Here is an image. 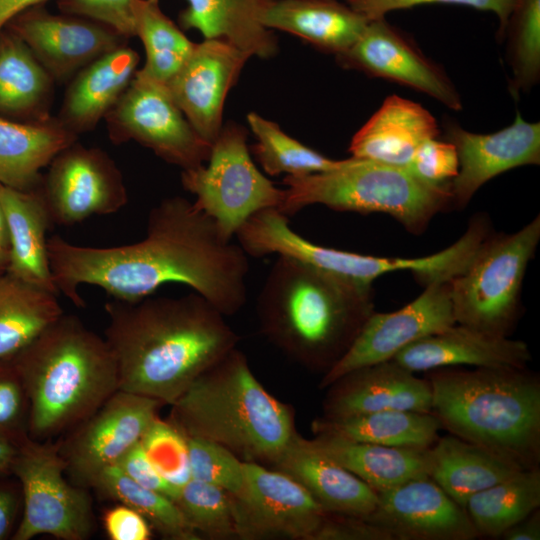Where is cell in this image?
Listing matches in <instances>:
<instances>
[{"label": "cell", "mask_w": 540, "mask_h": 540, "mask_svg": "<svg viewBox=\"0 0 540 540\" xmlns=\"http://www.w3.org/2000/svg\"><path fill=\"white\" fill-rule=\"evenodd\" d=\"M429 458V477L464 508L474 494L525 469L455 435L438 439Z\"/></svg>", "instance_id": "obj_30"}, {"label": "cell", "mask_w": 540, "mask_h": 540, "mask_svg": "<svg viewBox=\"0 0 540 540\" xmlns=\"http://www.w3.org/2000/svg\"><path fill=\"white\" fill-rule=\"evenodd\" d=\"M47 249L57 291L77 307L85 305L81 284L100 287L115 300L136 302L165 284L180 283L224 316L240 311L247 300L248 255L194 202L180 196L150 210L146 235L136 243L88 247L54 235Z\"/></svg>", "instance_id": "obj_1"}, {"label": "cell", "mask_w": 540, "mask_h": 540, "mask_svg": "<svg viewBox=\"0 0 540 540\" xmlns=\"http://www.w3.org/2000/svg\"><path fill=\"white\" fill-rule=\"evenodd\" d=\"M432 413L453 435L521 467L540 459V383L525 369H436Z\"/></svg>", "instance_id": "obj_6"}, {"label": "cell", "mask_w": 540, "mask_h": 540, "mask_svg": "<svg viewBox=\"0 0 540 540\" xmlns=\"http://www.w3.org/2000/svg\"><path fill=\"white\" fill-rule=\"evenodd\" d=\"M11 474L22 496V514L11 540H31L40 535L85 540L91 535V498L86 488L66 478L58 441L25 437L18 445Z\"/></svg>", "instance_id": "obj_10"}, {"label": "cell", "mask_w": 540, "mask_h": 540, "mask_svg": "<svg viewBox=\"0 0 540 540\" xmlns=\"http://www.w3.org/2000/svg\"><path fill=\"white\" fill-rule=\"evenodd\" d=\"M500 537L505 540H539L540 513L538 509L508 528Z\"/></svg>", "instance_id": "obj_51"}, {"label": "cell", "mask_w": 540, "mask_h": 540, "mask_svg": "<svg viewBox=\"0 0 540 540\" xmlns=\"http://www.w3.org/2000/svg\"><path fill=\"white\" fill-rule=\"evenodd\" d=\"M366 517L393 540H473L478 533L464 507L429 476L376 492Z\"/></svg>", "instance_id": "obj_19"}, {"label": "cell", "mask_w": 540, "mask_h": 540, "mask_svg": "<svg viewBox=\"0 0 540 540\" xmlns=\"http://www.w3.org/2000/svg\"><path fill=\"white\" fill-rule=\"evenodd\" d=\"M18 445L0 435V476H12V466L18 452Z\"/></svg>", "instance_id": "obj_53"}, {"label": "cell", "mask_w": 540, "mask_h": 540, "mask_svg": "<svg viewBox=\"0 0 540 540\" xmlns=\"http://www.w3.org/2000/svg\"><path fill=\"white\" fill-rule=\"evenodd\" d=\"M168 421L187 437L215 442L244 462L271 463L294 435V411L270 394L237 347L171 405Z\"/></svg>", "instance_id": "obj_5"}, {"label": "cell", "mask_w": 540, "mask_h": 540, "mask_svg": "<svg viewBox=\"0 0 540 540\" xmlns=\"http://www.w3.org/2000/svg\"><path fill=\"white\" fill-rule=\"evenodd\" d=\"M257 139L252 151L264 171L272 176H302L339 168L345 160L328 158L286 134L278 124L256 112L247 115Z\"/></svg>", "instance_id": "obj_38"}, {"label": "cell", "mask_w": 540, "mask_h": 540, "mask_svg": "<svg viewBox=\"0 0 540 540\" xmlns=\"http://www.w3.org/2000/svg\"><path fill=\"white\" fill-rule=\"evenodd\" d=\"M512 71V95L529 92L540 79V0H515L503 40Z\"/></svg>", "instance_id": "obj_39"}, {"label": "cell", "mask_w": 540, "mask_h": 540, "mask_svg": "<svg viewBox=\"0 0 540 540\" xmlns=\"http://www.w3.org/2000/svg\"><path fill=\"white\" fill-rule=\"evenodd\" d=\"M103 525L110 540H149L152 537L153 529L148 521L122 503L104 513Z\"/></svg>", "instance_id": "obj_49"}, {"label": "cell", "mask_w": 540, "mask_h": 540, "mask_svg": "<svg viewBox=\"0 0 540 540\" xmlns=\"http://www.w3.org/2000/svg\"><path fill=\"white\" fill-rule=\"evenodd\" d=\"M116 465L137 484L158 492L174 502L177 500L181 489L161 476L147 457L140 441Z\"/></svg>", "instance_id": "obj_48"}, {"label": "cell", "mask_w": 540, "mask_h": 540, "mask_svg": "<svg viewBox=\"0 0 540 540\" xmlns=\"http://www.w3.org/2000/svg\"><path fill=\"white\" fill-rule=\"evenodd\" d=\"M405 168L426 183L447 184L458 173V154L449 141L431 138L420 144Z\"/></svg>", "instance_id": "obj_45"}, {"label": "cell", "mask_w": 540, "mask_h": 540, "mask_svg": "<svg viewBox=\"0 0 540 540\" xmlns=\"http://www.w3.org/2000/svg\"><path fill=\"white\" fill-rule=\"evenodd\" d=\"M7 25L31 50L54 81L71 80L102 55L126 45L128 38L100 22L53 14L44 4L30 7Z\"/></svg>", "instance_id": "obj_16"}, {"label": "cell", "mask_w": 540, "mask_h": 540, "mask_svg": "<svg viewBox=\"0 0 540 540\" xmlns=\"http://www.w3.org/2000/svg\"><path fill=\"white\" fill-rule=\"evenodd\" d=\"M8 265V253L0 249V269L7 268Z\"/></svg>", "instance_id": "obj_55"}, {"label": "cell", "mask_w": 540, "mask_h": 540, "mask_svg": "<svg viewBox=\"0 0 540 540\" xmlns=\"http://www.w3.org/2000/svg\"><path fill=\"white\" fill-rule=\"evenodd\" d=\"M371 285L278 256L257 297L260 332L289 359L324 375L375 311Z\"/></svg>", "instance_id": "obj_3"}, {"label": "cell", "mask_w": 540, "mask_h": 540, "mask_svg": "<svg viewBox=\"0 0 540 540\" xmlns=\"http://www.w3.org/2000/svg\"><path fill=\"white\" fill-rule=\"evenodd\" d=\"M455 323L449 281L429 284L420 296L397 311H374L347 353L323 375L319 387L327 388L354 369L392 360L411 343Z\"/></svg>", "instance_id": "obj_15"}, {"label": "cell", "mask_w": 540, "mask_h": 540, "mask_svg": "<svg viewBox=\"0 0 540 540\" xmlns=\"http://www.w3.org/2000/svg\"><path fill=\"white\" fill-rule=\"evenodd\" d=\"M185 437L191 479L220 487L233 497H239L245 488L244 461L220 444Z\"/></svg>", "instance_id": "obj_41"}, {"label": "cell", "mask_w": 540, "mask_h": 540, "mask_svg": "<svg viewBox=\"0 0 540 540\" xmlns=\"http://www.w3.org/2000/svg\"><path fill=\"white\" fill-rule=\"evenodd\" d=\"M139 55L123 45L81 69L69 84L59 121L76 135L92 130L132 81Z\"/></svg>", "instance_id": "obj_25"}, {"label": "cell", "mask_w": 540, "mask_h": 540, "mask_svg": "<svg viewBox=\"0 0 540 540\" xmlns=\"http://www.w3.org/2000/svg\"><path fill=\"white\" fill-rule=\"evenodd\" d=\"M54 80L13 32L0 31V112L44 122L50 116Z\"/></svg>", "instance_id": "obj_33"}, {"label": "cell", "mask_w": 540, "mask_h": 540, "mask_svg": "<svg viewBox=\"0 0 540 540\" xmlns=\"http://www.w3.org/2000/svg\"><path fill=\"white\" fill-rule=\"evenodd\" d=\"M411 372L468 365L490 369H526L531 360L528 345L455 323L417 340L392 359Z\"/></svg>", "instance_id": "obj_22"}, {"label": "cell", "mask_w": 540, "mask_h": 540, "mask_svg": "<svg viewBox=\"0 0 540 540\" xmlns=\"http://www.w3.org/2000/svg\"><path fill=\"white\" fill-rule=\"evenodd\" d=\"M0 201L9 237L8 274L57 294L46 237L53 223L41 191L0 184Z\"/></svg>", "instance_id": "obj_26"}, {"label": "cell", "mask_w": 540, "mask_h": 540, "mask_svg": "<svg viewBox=\"0 0 540 540\" xmlns=\"http://www.w3.org/2000/svg\"><path fill=\"white\" fill-rule=\"evenodd\" d=\"M440 427L433 413L395 409L342 418L321 416L311 424L315 435L414 449L430 448L438 439Z\"/></svg>", "instance_id": "obj_32"}, {"label": "cell", "mask_w": 540, "mask_h": 540, "mask_svg": "<svg viewBox=\"0 0 540 540\" xmlns=\"http://www.w3.org/2000/svg\"><path fill=\"white\" fill-rule=\"evenodd\" d=\"M41 194L53 224L118 212L128 201L121 171L104 151L73 143L48 165Z\"/></svg>", "instance_id": "obj_14"}, {"label": "cell", "mask_w": 540, "mask_h": 540, "mask_svg": "<svg viewBox=\"0 0 540 540\" xmlns=\"http://www.w3.org/2000/svg\"><path fill=\"white\" fill-rule=\"evenodd\" d=\"M134 0H57L61 13L85 17L114 29L126 38L135 36Z\"/></svg>", "instance_id": "obj_46"}, {"label": "cell", "mask_w": 540, "mask_h": 540, "mask_svg": "<svg viewBox=\"0 0 540 540\" xmlns=\"http://www.w3.org/2000/svg\"><path fill=\"white\" fill-rule=\"evenodd\" d=\"M310 441L375 492L429 476V448L391 447L330 435H315Z\"/></svg>", "instance_id": "obj_31"}, {"label": "cell", "mask_w": 540, "mask_h": 540, "mask_svg": "<svg viewBox=\"0 0 540 540\" xmlns=\"http://www.w3.org/2000/svg\"><path fill=\"white\" fill-rule=\"evenodd\" d=\"M90 488L108 499L136 510L148 521L152 529L164 538L201 539L200 535L187 523L173 500L137 484L117 465L102 470Z\"/></svg>", "instance_id": "obj_37"}, {"label": "cell", "mask_w": 540, "mask_h": 540, "mask_svg": "<svg viewBox=\"0 0 540 540\" xmlns=\"http://www.w3.org/2000/svg\"><path fill=\"white\" fill-rule=\"evenodd\" d=\"M140 443L153 466L169 483L181 489L191 480L186 437L168 420L156 417Z\"/></svg>", "instance_id": "obj_42"}, {"label": "cell", "mask_w": 540, "mask_h": 540, "mask_svg": "<svg viewBox=\"0 0 540 540\" xmlns=\"http://www.w3.org/2000/svg\"><path fill=\"white\" fill-rule=\"evenodd\" d=\"M262 23L337 56L358 40L368 21L338 0H274Z\"/></svg>", "instance_id": "obj_27"}, {"label": "cell", "mask_w": 540, "mask_h": 540, "mask_svg": "<svg viewBox=\"0 0 540 540\" xmlns=\"http://www.w3.org/2000/svg\"><path fill=\"white\" fill-rule=\"evenodd\" d=\"M439 132L422 105L391 95L352 137L349 152L353 158L405 168L420 144Z\"/></svg>", "instance_id": "obj_24"}, {"label": "cell", "mask_w": 540, "mask_h": 540, "mask_svg": "<svg viewBox=\"0 0 540 540\" xmlns=\"http://www.w3.org/2000/svg\"><path fill=\"white\" fill-rule=\"evenodd\" d=\"M445 140L457 151L459 170L450 182L452 204L465 207L478 189L495 176L524 165L540 164V124L517 112L511 125L490 134L444 124Z\"/></svg>", "instance_id": "obj_20"}, {"label": "cell", "mask_w": 540, "mask_h": 540, "mask_svg": "<svg viewBox=\"0 0 540 540\" xmlns=\"http://www.w3.org/2000/svg\"><path fill=\"white\" fill-rule=\"evenodd\" d=\"M104 119L113 143L133 140L182 170L209 158L212 145L193 128L166 86L138 71Z\"/></svg>", "instance_id": "obj_11"}, {"label": "cell", "mask_w": 540, "mask_h": 540, "mask_svg": "<svg viewBox=\"0 0 540 540\" xmlns=\"http://www.w3.org/2000/svg\"><path fill=\"white\" fill-rule=\"evenodd\" d=\"M336 59L344 68L411 87L452 110L462 109L461 97L445 71L385 17L368 21L358 40Z\"/></svg>", "instance_id": "obj_17"}, {"label": "cell", "mask_w": 540, "mask_h": 540, "mask_svg": "<svg viewBox=\"0 0 540 540\" xmlns=\"http://www.w3.org/2000/svg\"><path fill=\"white\" fill-rule=\"evenodd\" d=\"M135 36L143 43L146 61L139 74L166 84L182 67L196 43L161 9L159 0H134Z\"/></svg>", "instance_id": "obj_36"}, {"label": "cell", "mask_w": 540, "mask_h": 540, "mask_svg": "<svg viewBox=\"0 0 540 540\" xmlns=\"http://www.w3.org/2000/svg\"><path fill=\"white\" fill-rule=\"evenodd\" d=\"M62 314L56 293L0 276V359L16 355Z\"/></svg>", "instance_id": "obj_34"}, {"label": "cell", "mask_w": 540, "mask_h": 540, "mask_svg": "<svg viewBox=\"0 0 540 540\" xmlns=\"http://www.w3.org/2000/svg\"><path fill=\"white\" fill-rule=\"evenodd\" d=\"M11 358L26 391L28 434L35 440L69 432L119 390L105 338L75 315L63 313Z\"/></svg>", "instance_id": "obj_4"}, {"label": "cell", "mask_w": 540, "mask_h": 540, "mask_svg": "<svg viewBox=\"0 0 540 540\" xmlns=\"http://www.w3.org/2000/svg\"><path fill=\"white\" fill-rule=\"evenodd\" d=\"M46 1L48 0H0V31L17 14Z\"/></svg>", "instance_id": "obj_52"}, {"label": "cell", "mask_w": 540, "mask_h": 540, "mask_svg": "<svg viewBox=\"0 0 540 540\" xmlns=\"http://www.w3.org/2000/svg\"><path fill=\"white\" fill-rule=\"evenodd\" d=\"M251 56L223 39L196 43L192 53L164 84L197 133L208 143L218 137L228 92Z\"/></svg>", "instance_id": "obj_18"}, {"label": "cell", "mask_w": 540, "mask_h": 540, "mask_svg": "<svg viewBox=\"0 0 540 540\" xmlns=\"http://www.w3.org/2000/svg\"><path fill=\"white\" fill-rule=\"evenodd\" d=\"M272 465L298 482L325 513L366 517L377 504L371 487L298 433Z\"/></svg>", "instance_id": "obj_23"}, {"label": "cell", "mask_w": 540, "mask_h": 540, "mask_svg": "<svg viewBox=\"0 0 540 540\" xmlns=\"http://www.w3.org/2000/svg\"><path fill=\"white\" fill-rule=\"evenodd\" d=\"M104 338L119 389L171 405L207 369L237 347L239 335L198 293L105 304Z\"/></svg>", "instance_id": "obj_2"}, {"label": "cell", "mask_w": 540, "mask_h": 540, "mask_svg": "<svg viewBox=\"0 0 540 540\" xmlns=\"http://www.w3.org/2000/svg\"><path fill=\"white\" fill-rule=\"evenodd\" d=\"M0 249L6 251L7 253L9 251V237H8V231L6 227L5 216L2 209L1 201H0Z\"/></svg>", "instance_id": "obj_54"}, {"label": "cell", "mask_w": 540, "mask_h": 540, "mask_svg": "<svg viewBox=\"0 0 540 540\" xmlns=\"http://www.w3.org/2000/svg\"><path fill=\"white\" fill-rule=\"evenodd\" d=\"M29 402L12 358L0 359V435L19 444L28 434Z\"/></svg>", "instance_id": "obj_43"}, {"label": "cell", "mask_w": 540, "mask_h": 540, "mask_svg": "<svg viewBox=\"0 0 540 540\" xmlns=\"http://www.w3.org/2000/svg\"><path fill=\"white\" fill-rule=\"evenodd\" d=\"M312 540H393V538L364 517L326 513Z\"/></svg>", "instance_id": "obj_47"}, {"label": "cell", "mask_w": 540, "mask_h": 540, "mask_svg": "<svg viewBox=\"0 0 540 540\" xmlns=\"http://www.w3.org/2000/svg\"><path fill=\"white\" fill-rule=\"evenodd\" d=\"M515 0H345L354 11L367 21L384 18L389 12L422 5H460L480 11L492 12L497 16L499 28L497 38L503 39L505 27Z\"/></svg>", "instance_id": "obj_44"}, {"label": "cell", "mask_w": 540, "mask_h": 540, "mask_svg": "<svg viewBox=\"0 0 540 540\" xmlns=\"http://www.w3.org/2000/svg\"><path fill=\"white\" fill-rule=\"evenodd\" d=\"M160 401L117 390L94 414L58 441L71 482L90 488L105 468L116 465L158 417Z\"/></svg>", "instance_id": "obj_12"}, {"label": "cell", "mask_w": 540, "mask_h": 540, "mask_svg": "<svg viewBox=\"0 0 540 540\" xmlns=\"http://www.w3.org/2000/svg\"><path fill=\"white\" fill-rule=\"evenodd\" d=\"M12 476H0V540L11 539L16 530V522L22 505L18 481Z\"/></svg>", "instance_id": "obj_50"}, {"label": "cell", "mask_w": 540, "mask_h": 540, "mask_svg": "<svg viewBox=\"0 0 540 540\" xmlns=\"http://www.w3.org/2000/svg\"><path fill=\"white\" fill-rule=\"evenodd\" d=\"M540 506L538 467L516 474L471 496L465 510L478 536L500 537Z\"/></svg>", "instance_id": "obj_35"}, {"label": "cell", "mask_w": 540, "mask_h": 540, "mask_svg": "<svg viewBox=\"0 0 540 540\" xmlns=\"http://www.w3.org/2000/svg\"><path fill=\"white\" fill-rule=\"evenodd\" d=\"M245 488L232 498L236 536L243 540H312L326 513L287 474L244 462Z\"/></svg>", "instance_id": "obj_13"}, {"label": "cell", "mask_w": 540, "mask_h": 540, "mask_svg": "<svg viewBox=\"0 0 540 540\" xmlns=\"http://www.w3.org/2000/svg\"><path fill=\"white\" fill-rule=\"evenodd\" d=\"M274 0H186L180 11L181 28L195 29L205 39H223L251 57L269 58L277 53V39L262 23Z\"/></svg>", "instance_id": "obj_28"}, {"label": "cell", "mask_w": 540, "mask_h": 540, "mask_svg": "<svg viewBox=\"0 0 540 540\" xmlns=\"http://www.w3.org/2000/svg\"><path fill=\"white\" fill-rule=\"evenodd\" d=\"M181 184L228 240L253 214L269 208L278 210L284 198V190L254 164L246 129L232 122L223 125L206 164L182 170Z\"/></svg>", "instance_id": "obj_9"}, {"label": "cell", "mask_w": 540, "mask_h": 540, "mask_svg": "<svg viewBox=\"0 0 540 540\" xmlns=\"http://www.w3.org/2000/svg\"><path fill=\"white\" fill-rule=\"evenodd\" d=\"M278 209L287 217L315 204L337 211L387 214L413 234L452 205L450 183H426L404 167L350 157L336 169L285 176Z\"/></svg>", "instance_id": "obj_7"}, {"label": "cell", "mask_w": 540, "mask_h": 540, "mask_svg": "<svg viewBox=\"0 0 540 540\" xmlns=\"http://www.w3.org/2000/svg\"><path fill=\"white\" fill-rule=\"evenodd\" d=\"M539 240V215L513 234H490L449 281L456 323L507 336L518 318L523 280Z\"/></svg>", "instance_id": "obj_8"}, {"label": "cell", "mask_w": 540, "mask_h": 540, "mask_svg": "<svg viewBox=\"0 0 540 540\" xmlns=\"http://www.w3.org/2000/svg\"><path fill=\"white\" fill-rule=\"evenodd\" d=\"M191 528L209 539L237 538L231 495L224 489L191 479L175 501Z\"/></svg>", "instance_id": "obj_40"}, {"label": "cell", "mask_w": 540, "mask_h": 540, "mask_svg": "<svg viewBox=\"0 0 540 540\" xmlns=\"http://www.w3.org/2000/svg\"><path fill=\"white\" fill-rule=\"evenodd\" d=\"M76 139L58 118L18 123L0 117V184L31 190L41 170Z\"/></svg>", "instance_id": "obj_29"}, {"label": "cell", "mask_w": 540, "mask_h": 540, "mask_svg": "<svg viewBox=\"0 0 540 540\" xmlns=\"http://www.w3.org/2000/svg\"><path fill=\"white\" fill-rule=\"evenodd\" d=\"M324 418H342L381 410L432 413L429 380L421 379L393 360L354 369L328 387Z\"/></svg>", "instance_id": "obj_21"}]
</instances>
